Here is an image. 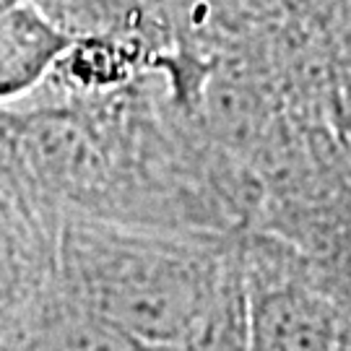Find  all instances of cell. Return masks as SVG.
<instances>
[{
	"label": "cell",
	"mask_w": 351,
	"mask_h": 351,
	"mask_svg": "<svg viewBox=\"0 0 351 351\" xmlns=\"http://www.w3.org/2000/svg\"><path fill=\"white\" fill-rule=\"evenodd\" d=\"M239 234L63 216L58 284L146 351H172L208 326L239 271Z\"/></svg>",
	"instance_id": "6da1fadb"
},
{
	"label": "cell",
	"mask_w": 351,
	"mask_h": 351,
	"mask_svg": "<svg viewBox=\"0 0 351 351\" xmlns=\"http://www.w3.org/2000/svg\"><path fill=\"white\" fill-rule=\"evenodd\" d=\"M60 221L0 146V341L58 284Z\"/></svg>",
	"instance_id": "7a4b0ae2"
},
{
	"label": "cell",
	"mask_w": 351,
	"mask_h": 351,
	"mask_svg": "<svg viewBox=\"0 0 351 351\" xmlns=\"http://www.w3.org/2000/svg\"><path fill=\"white\" fill-rule=\"evenodd\" d=\"M0 351H146L99 315L73 300L60 284L39 300L0 341Z\"/></svg>",
	"instance_id": "3957f363"
},
{
	"label": "cell",
	"mask_w": 351,
	"mask_h": 351,
	"mask_svg": "<svg viewBox=\"0 0 351 351\" xmlns=\"http://www.w3.org/2000/svg\"><path fill=\"white\" fill-rule=\"evenodd\" d=\"M71 39L32 0L0 13V99L37 88Z\"/></svg>",
	"instance_id": "277c9868"
},
{
	"label": "cell",
	"mask_w": 351,
	"mask_h": 351,
	"mask_svg": "<svg viewBox=\"0 0 351 351\" xmlns=\"http://www.w3.org/2000/svg\"><path fill=\"white\" fill-rule=\"evenodd\" d=\"M68 37H120L151 50L164 32L156 0H32Z\"/></svg>",
	"instance_id": "5b68a950"
},
{
	"label": "cell",
	"mask_w": 351,
	"mask_h": 351,
	"mask_svg": "<svg viewBox=\"0 0 351 351\" xmlns=\"http://www.w3.org/2000/svg\"><path fill=\"white\" fill-rule=\"evenodd\" d=\"M239 245V242H237ZM172 351H250L247 343V317H245V291H242V271L232 289L226 291L224 302L213 313L208 326L188 343Z\"/></svg>",
	"instance_id": "8992f818"
},
{
	"label": "cell",
	"mask_w": 351,
	"mask_h": 351,
	"mask_svg": "<svg viewBox=\"0 0 351 351\" xmlns=\"http://www.w3.org/2000/svg\"><path fill=\"white\" fill-rule=\"evenodd\" d=\"M339 120L343 136L351 143V63L341 71L339 78Z\"/></svg>",
	"instance_id": "52a82bcc"
}]
</instances>
